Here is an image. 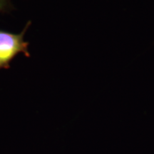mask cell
Returning a JSON list of instances; mask_svg holds the SVG:
<instances>
[{
	"mask_svg": "<svg viewBox=\"0 0 154 154\" xmlns=\"http://www.w3.org/2000/svg\"><path fill=\"white\" fill-rule=\"evenodd\" d=\"M30 25L29 21L19 34L0 29V70L9 69L11 61L19 54L30 57L29 44L24 40L25 34Z\"/></svg>",
	"mask_w": 154,
	"mask_h": 154,
	"instance_id": "cell-1",
	"label": "cell"
},
{
	"mask_svg": "<svg viewBox=\"0 0 154 154\" xmlns=\"http://www.w3.org/2000/svg\"><path fill=\"white\" fill-rule=\"evenodd\" d=\"M11 9V0H0V13L7 12Z\"/></svg>",
	"mask_w": 154,
	"mask_h": 154,
	"instance_id": "cell-2",
	"label": "cell"
}]
</instances>
